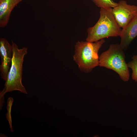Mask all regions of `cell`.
Wrapping results in <instances>:
<instances>
[{
    "label": "cell",
    "instance_id": "cell-3",
    "mask_svg": "<svg viewBox=\"0 0 137 137\" xmlns=\"http://www.w3.org/2000/svg\"><path fill=\"white\" fill-rule=\"evenodd\" d=\"M105 42L103 39L92 42L78 41L75 45L73 59L81 71L88 73L99 66L98 51Z\"/></svg>",
    "mask_w": 137,
    "mask_h": 137
},
{
    "label": "cell",
    "instance_id": "cell-10",
    "mask_svg": "<svg viewBox=\"0 0 137 137\" xmlns=\"http://www.w3.org/2000/svg\"><path fill=\"white\" fill-rule=\"evenodd\" d=\"M128 68H131L132 73L131 77L135 82H137V55H134L132 58V60L127 64Z\"/></svg>",
    "mask_w": 137,
    "mask_h": 137
},
{
    "label": "cell",
    "instance_id": "cell-6",
    "mask_svg": "<svg viewBox=\"0 0 137 137\" xmlns=\"http://www.w3.org/2000/svg\"><path fill=\"white\" fill-rule=\"evenodd\" d=\"M12 45L4 38L0 39V55L1 63L0 66L1 75L6 81L11 63L12 57Z\"/></svg>",
    "mask_w": 137,
    "mask_h": 137
},
{
    "label": "cell",
    "instance_id": "cell-11",
    "mask_svg": "<svg viewBox=\"0 0 137 137\" xmlns=\"http://www.w3.org/2000/svg\"><path fill=\"white\" fill-rule=\"evenodd\" d=\"M13 100V99L11 97H10L8 99L7 109L9 110V111H8V113H7L6 116L7 119L9 122L10 130L12 132H13V130L12 126V120L11 115V106Z\"/></svg>",
    "mask_w": 137,
    "mask_h": 137
},
{
    "label": "cell",
    "instance_id": "cell-1",
    "mask_svg": "<svg viewBox=\"0 0 137 137\" xmlns=\"http://www.w3.org/2000/svg\"><path fill=\"white\" fill-rule=\"evenodd\" d=\"M12 57L11 67L4 89L0 93V99H4V96L8 92L18 90L27 94L26 90L22 83L23 64L28 48H19L18 46L12 41Z\"/></svg>",
    "mask_w": 137,
    "mask_h": 137
},
{
    "label": "cell",
    "instance_id": "cell-9",
    "mask_svg": "<svg viewBox=\"0 0 137 137\" xmlns=\"http://www.w3.org/2000/svg\"><path fill=\"white\" fill-rule=\"evenodd\" d=\"M98 7L100 8H113L116 6L117 3L113 0H91Z\"/></svg>",
    "mask_w": 137,
    "mask_h": 137
},
{
    "label": "cell",
    "instance_id": "cell-7",
    "mask_svg": "<svg viewBox=\"0 0 137 137\" xmlns=\"http://www.w3.org/2000/svg\"><path fill=\"white\" fill-rule=\"evenodd\" d=\"M119 36V44L124 50H126L133 40L137 36V15L126 26L122 29Z\"/></svg>",
    "mask_w": 137,
    "mask_h": 137
},
{
    "label": "cell",
    "instance_id": "cell-2",
    "mask_svg": "<svg viewBox=\"0 0 137 137\" xmlns=\"http://www.w3.org/2000/svg\"><path fill=\"white\" fill-rule=\"evenodd\" d=\"M112 9L100 8L98 21L87 29L86 41L93 42L108 37L119 36L122 29L115 20Z\"/></svg>",
    "mask_w": 137,
    "mask_h": 137
},
{
    "label": "cell",
    "instance_id": "cell-5",
    "mask_svg": "<svg viewBox=\"0 0 137 137\" xmlns=\"http://www.w3.org/2000/svg\"><path fill=\"white\" fill-rule=\"evenodd\" d=\"M112 12L117 24L122 29L137 15V6L128 4L125 1L122 0L113 8Z\"/></svg>",
    "mask_w": 137,
    "mask_h": 137
},
{
    "label": "cell",
    "instance_id": "cell-8",
    "mask_svg": "<svg viewBox=\"0 0 137 137\" xmlns=\"http://www.w3.org/2000/svg\"><path fill=\"white\" fill-rule=\"evenodd\" d=\"M24 0H0V27L6 26L11 12L20 2Z\"/></svg>",
    "mask_w": 137,
    "mask_h": 137
},
{
    "label": "cell",
    "instance_id": "cell-4",
    "mask_svg": "<svg viewBox=\"0 0 137 137\" xmlns=\"http://www.w3.org/2000/svg\"><path fill=\"white\" fill-rule=\"evenodd\" d=\"M124 51L119 44H110L99 57V66L114 71L122 80L126 82L129 80L130 74Z\"/></svg>",
    "mask_w": 137,
    "mask_h": 137
}]
</instances>
